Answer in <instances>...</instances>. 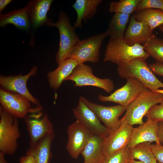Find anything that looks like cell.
I'll return each instance as SVG.
<instances>
[{
    "mask_svg": "<svg viewBox=\"0 0 163 163\" xmlns=\"http://www.w3.org/2000/svg\"><path fill=\"white\" fill-rule=\"evenodd\" d=\"M0 104L5 111L18 119L42 110V107L33 106L29 100L16 93L0 88Z\"/></svg>",
    "mask_w": 163,
    "mask_h": 163,
    "instance_id": "6",
    "label": "cell"
},
{
    "mask_svg": "<svg viewBox=\"0 0 163 163\" xmlns=\"http://www.w3.org/2000/svg\"><path fill=\"white\" fill-rule=\"evenodd\" d=\"M67 131L66 150L72 158L77 159L94 134L77 120L69 126Z\"/></svg>",
    "mask_w": 163,
    "mask_h": 163,
    "instance_id": "12",
    "label": "cell"
},
{
    "mask_svg": "<svg viewBox=\"0 0 163 163\" xmlns=\"http://www.w3.org/2000/svg\"><path fill=\"white\" fill-rule=\"evenodd\" d=\"M78 64L76 60L69 58L59 65L55 70L49 72L47 78L50 88L54 90L58 89Z\"/></svg>",
    "mask_w": 163,
    "mask_h": 163,
    "instance_id": "19",
    "label": "cell"
},
{
    "mask_svg": "<svg viewBox=\"0 0 163 163\" xmlns=\"http://www.w3.org/2000/svg\"><path fill=\"white\" fill-rule=\"evenodd\" d=\"M53 26L58 29L59 34V46L56 56L59 65L69 58L72 50L80 40L64 12H60L58 19Z\"/></svg>",
    "mask_w": 163,
    "mask_h": 163,
    "instance_id": "5",
    "label": "cell"
},
{
    "mask_svg": "<svg viewBox=\"0 0 163 163\" xmlns=\"http://www.w3.org/2000/svg\"><path fill=\"white\" fill-rule=\"evenodd\" d=\"M65 80L73 82L75 86H94L101 88L108 93H111L114 88L112 80L96 77L93 74L91 68L84 63L78 64Z\"/></svg>",
    "mask_w": 163,
    "mask_h": 163,
    "instance_id": "8",
    "label": "cell"
},
{
    "mask_svg": "<svg viewBox=\"0 0 163 163\" xmlns=\"http://www.w3.org/2000/svg\"><path fill=\"white\" fill-rule=\"evenodd\" d=\"M151 144L150 142H143L129 148V159L138 160L144 163H151L155 158Z\"/></svg>",
    "mask_w": 163,
    "mask_h": 163,
    "instance_id": "26",
    "label": "cell"
},
{
    "mask_svg": "<svg viewBox=\"0 0 163 163\" xmlns=\"http://www.w3.org/2000/svg\"><path fill=\"white\" fill-rule=\"evenodd\" d=\"M52 0H35L30 1L26 6L30 24L34 28L43 25L53 26L54 23L47 17Z\"/></svg>",
    "mask_w": 163,
    "mask_h": 163,
    "instance_id": "17",
    "label": "cell"
},
{
    "mask_svg": "<svg viewBox=\"0 0 163 163\" xmlns=\"http://www.w3.org/2000/svg\"><path fill=\"white\" fill-rule=\"evenodd\" d=\"M155 158L158 163H163V145L161 144H151Z\"/></svg>",
    "mask_w": 163,
    "mask_h": 163,
    "instance_id": "32",
    "label": "cell"
},
{
    "mask_svg": "<svg viewBox=\"0 0 163 163\" xmlns=\"http://www.w3.org/2000/svg\"><path fill=\"white\" fill-rule=\"evenodd\" d=\"M37 70V67L35 66L28 73L24 75H1V88L18 94L29 100L34 105L41 107L39 101L31 94L27 87L28 80L36 74Z\"/></svg>",
    "mask_w": 163,
    "mask_h": 163,
    "instance_id": "11",
    "label": "cell"
},
{
    "mask_svg": "<svg viewBox=\"0 0 163 163\" xmlns=\"http://www.w3.org/2000/svg\"><path fill=\"white\" fill-rule=\"evenodd\" d=\"M126 83L110 95L99 94L98 99L102 102H111L127 107L142 93L149 90L142 83L134 78H128Z\"/></svg>",
    "mask_w": 163,
    "mask_h": 163,
    "instance_id": "9",
    "label": "cell"
},
{
    "mask_svg": "<svg viewBox=\"0 0 163 163\" xmlns=\"http://www.w3.org/2000/svg\"><path fill=\"white\" fill-rule=\"evenodd\" d=\"M129 149L125 148L106 157L102 163H128L129 159Z\"/></svg>",
    "mask_w": 163,
    "mask_h": 163,
    "instance_id": "29",
    "label": "cell"
},
{
    "mask_svg": "<svg viewBox=\"0 0 163 163\" xmlns=\"http://www.w3.org/2000/svg\"><path fill=\"white\" fill-rule=\"evenodd\" d=\"M104 138L94 134L81 153L83 163H102L105 158L102 150Z\"/></svg>",
    "mask_w": 163,
    "mask_h": 163,
    "instance_id": "20",
    "label": "cell"
},
{
    "mask_svg": "<svg viewBox=\"0 0 163 163\" xmlns=\"http://www.w3.org/2000/svg\"><path fill=\"white\" fill-rule=\"evenodd\" d=\"M128 163H144L140 161H136L134 159H129Z\"/></svg>",
    "mask_w": 163,
    "mask_h": 163,
    "instance_id": "38",
    "label": "cell"
},
{
    "mask_svg": "<svg viewBox=\"0 0 163 163\" xmlns=\"http://www.w3.org/2000/svg\"><path fill=\"white\" fill-rule=\"evenodd\" d=\"M146 59L136 58L117 66V72L122 78H134L142 83L149 90L158 91L163 88V82L155 75L146 62Z\"/></svg>",
    "mask_w": 163,
    "mask_h": 163,
    "instance_id": "1",
    "label": "cell"
},
{
    "mask_svg": "<svg viewBox=\"0 0 163 163\" xmlns=\"http://www.w3.org/2000/svg\"><path fill=\"white\" fill-rule=\"evenodd\" d=\"M154 35L149 26L145 22L137 21L134 14L130 18L123 40L130 46L142 45L147 42Z\"/></svg>",
    "mask_w": 163,
    "mask_h": 163,
    "instance_id": "16",
    "label": "cell"
},
{
    "mask_svg": "<svg viewBox=\"0 0 163 163\" xmlns=\"http://www.w3.org/2000/svg\"><path fill=\"white\" fill-rule=\"evenodd\" d=\"M20 163H35L34 158L31 155L26 154L21 157L19 159Z\"/></svg>",
    "mask_w": 163,
    "mask_h": 163,
    "instance_id": "34",
    "label": "cell"
},
{
    "mask_svg": "<svg viewBox=\"0 0 163 163\" xmlns=\"http://www.w3.org/2000/svg\"><path fill=\"white\" fill-rule=\"evenodd\" d=\"M130 15L115 13L111 18L106 31L110 37V40L123 39Z\"/></svg>",
    "mask_w": 163,
    "mask_h": 163,
    "instance_id": "24",
    "label": "cell"
},
{
    "mask_svg": "<svg viewBox=\"0 0 163 163\" xmlns=\"http://www.w3.org/2000/svg\"><path fill=\"white\" fill-rule=\"evenodd\" d=\"M24 119L30 146H34L42 139L54 133L53 125L48 114L42 110L30 114Z\"/></svg>",
    "mask_w": 163,
    "mask_h": 163,
    "instance_id": "10",
    "label": "cell"
},
{
    "mask_svg": "<svg viewBox=\"0 0 163 163\" xmlns=\"http://www.w3.org/2000/svg\"><path fill=\"white\" fill-rule=\"evenodd\" d=\"M158 126V122L148 120L138 127H133L127 147L129 148L145 142H155L157 144H161L157 135Z\"/></svg>",
    "mask_w": 163,
    "mask_h": 163,
    "instance_id": "18",
    "label": "cell"
},
{
    "mask_svg": "<svg viewBox=\"0 0 163 163\" xmlns=\"http://www.w3.org/2000/svg\"><path fill=\"white\" fill-rule=\"evenodd\" d=\"M9 24H12L20 29L27 30L30 27V23L26 7L1 14L0 27H4Z\"/></svg>",
    "mask_w": 163,
    "mask_h": 163,
    "instance_id": "23",
    "label": "cell"
},
{
    "mask_svg": "<svg viewBox=\"0 0 163 163\" xmlns=\"http://www.w3.org/2000/svg\"><path fill=\"white\" fill-rule=\"evenodd\" d=\"M72 112L76 120L94 134L105 138L111 132L101 124L95 113L80 99Z\"/></svg>",
    "mask_w": 163,
    "mask_h": 163,
    "instance_id": "15",
    "label": "cell"
},
{
    "mask_svg": "<svg viewBox=\"0 0 163 163\" xmlns=\"http://www.w3.org/2000/svg\"><path fill=\"white\" fill-rule=\"evenodd\" d=\"M108 34L106 31L80 40L71 52L69 58L76 60L78 64L86 62L99 61L100 50L102 42Z\"/></svg>",
    "mask_w": 163,
    "mask_h": 163,
    "instance_id": "7",
    "label": "cell"
},
{
    "mask_svg": "<svg viewBox=\"0 0 163 163\" xmlns=\"http://www.w3.org/2000/svg\"><path fill=\"white\" fill-rule=\"evenodd\" d=\"M151 163H157V161L155 159V158L152 161Z\"/></svg>",
    "mask_w": 163,
    "mask_h": 163,
    "instance_id": "40",
    "label": "cell"
},
{
    "mask_svg": "<svg viewBox=\"0 0 163 163\" xmlns=\"http://www.w3.org/2000/svg\"><path fill=\"white\" fill-rule=\"evenodd\" d=\"M141 0H121L110 3L108 9L111 13H119L129 15L136 11Z\"/></svg>",
    "mask_w": 163,
    "mask_h": 163,
    "instance_id": "28",
    "label": "cell"
},
{
    "mask_svg": "<svg viewBox=\"0 0 163 163\" xmlns=\"http://www.w3.org/2000/svg\"><path fill=\"white\" fill-rule=\"evenodd\" d=\"M149 66L154 74L163 76V63L156 62Z\"/></svg>",
    "mask_w": 163,
    "mask_h": 163,
    "instance_id": "33",
    "label": "cell"
},
{
    "mask_svg": "<svg viewBox=\"0 0 163 163\" xmlns=\"http://www.w3.org/2000/svg\"><path fill=\"white\" fill-rule=\"evenodd\" d=\"M145 50L157 62L163 63V39L155 35L143 44Z\"/></svg>",
    "mask_w": 163,
    "mask_h": 163,
    "instance_id": "27",
    "label": "cell"
},
{
    "mask_svg": "<svg viewBox=\"0 0 163 163\" xmlns=\"http://www.w3.org/2000/svg\"><path fill=\"white\" fill-rule=\"evenodd\" d=\"M163 100V90L157 91L148 90L142 93L127 107L123 117L131 126L143 124V117L153 106Z\"/></svg>",
    "mask_w": 163,
    "mask_h": 163,
    "instance_id": "2",
    "label": "cell"
},
{
    "mask_svg": "<svg viewBox=\"0 0 163 163\" xmlns=\"http://www.w3.org/2000/svg\"><path fill=\"white\" fill-rule=\"evenodd\" d=\"M159 29L160 30L162 33L163 34V24L160 25L158 27Z\"/></svg>",
    "mask_w": 163,
    "mask_h": 163,
    "instance_id": "39",
    "label": "cell"
},
{
    "mask_svg": "<svg viewBox=\"0 0 163 163\" xmlns=\"http://www.w3.org/2000/svg\"><path fill=\"white\" fill-rule=\"evenodd\" d=\"M79 99L83 101L96 115L104 125L111 132L120 125V117L126 110V107L120 105L106 106L95 104L85 97L81 96Z\"/></svg>",
    "mask_w": 163,
    "mask_h": 163,
    "instance_id": "14",
    "label": "cell"
},
{
    "mask_svg": "<svg viewBox=\"0 0 163 163\" xmlns=\"http://www.w3.org/2000/svg\"><path fill=\"white\" fill-rule=\"evenodd\" d=\"M55 133L49 135L30 146L26 153L33 157L35 163H50L52 157L51 145L55 138Z\"/></svg>",
    "mask_w": 163,
    "mask_h": 163,
    "instance_id": "21",
    "label": "cell"
},
{
    "mask_svg": "<svg viewBox=\"0 0 163 163\" xmlns=\"http://www.w3.org/2000/svg\"><path fill=\"white\" fill-rule=\"evenodd\" d=\"M5 155L0 152V163H8L5 158Z\"/></svg>",
    "mask_w": 163,
    "mask_h": 163,
    "instance_id": "37",
    "label": "cell"
},
{
    "mask_svg": "<svg viewBox=\"0 0 163 163\" xmlns=\"http://www.w3.org/2000/svg\"><path fill=\"white\" fill-rule=\"evenodd\" d=\"M102 1L101 0H76L72 5L77 14L74 27H81L83 21H86L92 18Z\"/></svg>",
    "mask_w": 163,
    "mask_h": 163,
    "instance_id": "22",
    "label": "cell"
},
{
    "mask_svg": "<svg viewBox=\"0 0 163 163\" xmlns=\"http://www.w3.org/2000/svg\"><path fill=\"white\" fill-rule=\"evenodd\" d=\"M157 135L161 144L163 143V122H158Z\"/></svg>",
    "mask_w": 163,
    "mask_h": 163,
    "instance_id": "35",
    "label": "cell"
},
{
    "mask_svg": "<svg viewBox=\"0 0 163 163\" xmlns=\"http://www.w3.org/2000/svg\"><path fill=\"white\" fill-rule=\"evenodd\" d=\"M149 56L142 45L130 46L123 39L110 40L106 46L104 61L118 66L136 58L146 60Z\"/></svg>",
    "mask_w": 163,
    "mask_h": 163,
    "instance_id": "3",
    "label": "cell"
},
{
    "mask_svg": "<svg viewBox=\"0 0 163 163\" xmlns=\"http://www.w3.org/2000/svg\"><path fill=\"white\" fill-rule=\"evenodd\" d=\"M134 14L137 21L145 23L153 31L163 24V12L160 10L144 9Z\"/></svg>",
    "mask_w": 163,
    "mask_h": 163,
    "instance_id": "25",
    "label": "cell"
},
{
    "mask_svg": "<svg viewBox=\"0 0 163 163\" xmlns=\"http://www.w3.org/2000/svg\"><path fill=\"white\" fill-rule=\"evenodd\" d=\"M12 0H0V12L1 13L5 8L6 6L10 3Z\"/></svg>",
    "mask_w": 163,
    "mask_h": 163,
    "instance_id": "36",
    "label": "cell"
},
{
    "mask_svg": "<svg viewBox=\"0 0 163 163\" xmlns=\"http://www.w3.org/2000/svg\"><path fill=\"white\" fill-rule=\"evenodd\" d=\"M119 126L104 138L102 150L105 158L126 147L133 128L123 117Z\"/></svg>",
    "mask_w": 163,
    "mask_h": 163,
    "instance_id": "13",
    "label": "cell"
},
{
    "mask_svg": "<svg viewBox=\"0 0 163 163\" xmlns=\"http://www.w3.org/2000/svg\"><path fill=\"white\" fill-rule=\"evenodd\" d=\"M149 8L159 9L163 12V0H141L136 11Z\"/></svg>",
    "mask_w": 163,
    "mask_h": 163,
    "instance_id": "31",
    "label": "cell"
},
{
    "mask_svg": "<svg viewBox=\"0 0 163 163\" xmlns=\"http://www.w3.org/2000/svg\"><path fill=\"white\" fill-rule=\"evenodd\" d=\"M145 116L147 120H152L158 122H163V100L159 104L152 107Z\"/></svg>",
    "mask_w": 163,
    "mask_h": 163,
    "instance_id": "30",
    "label": "cell"
},
{
    "mask_svg": "<svg viewBox=\"0 0 163 163\" xmlns=\"http://www.w3.org/2000/svg\"><path fill=\"white\" fill-rule=\"evenodd\" d=\"M18 118L0 107V152L12 155L18 147L21 136Z\"/></svg>",
    "mask_w": 163,
    "mask_h": 163,
    "instance_id": "4",
    "label": "cell"
}]
</instances>
